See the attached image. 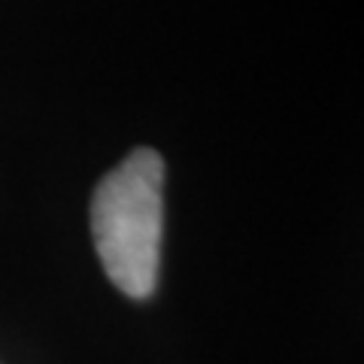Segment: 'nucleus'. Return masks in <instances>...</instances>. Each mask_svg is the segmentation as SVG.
Returning <instances> with one entry per match:
<instances>
[{"label":"nucleus","instance_id":"nucleus-1","mask_svg":"<svg viewBox=\"0 0 364 364\" xmlns=\"http://www.w3.org/2000/svg\"><path fill=\"white\" fill-rule=\"evenodd\" d=\"M164 158L134 149L97 182L91 198V237L104 273L128 298H149L158 286L164 228Z\"/></svg>","mask_w":364,"mask_h":364}]
</instances>
